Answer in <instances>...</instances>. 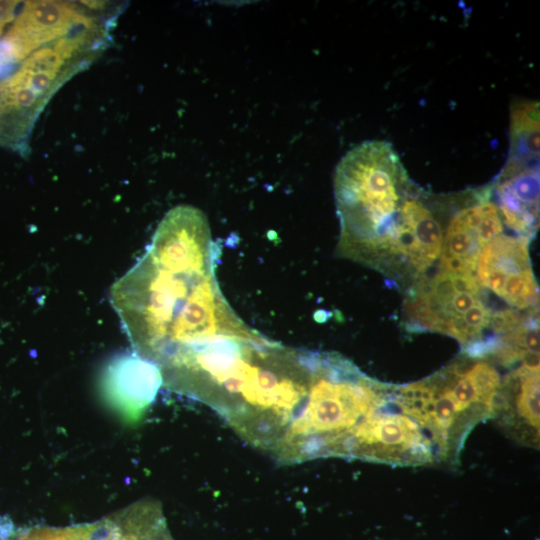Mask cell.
<instances>
[{"instance_id":"1","label":"cell","mask_w":540,"mask_h":540,"mask_svg":"<svg viewBox=\"0 0 540 540\" xmlns=\"http://www.w3.org/2000/svg\"><path fill=\"white\" fill-rule=\"evenodd\" d=\"M219 250L205 214L169 210L145 253L110 289L133 350L159 370L193 349L255 329L232 309L216 279Z\"/></svg>"},{"instance_id":"2","label":"cell","mask_w":540,"mask_h":540,"mask_svg":"<svg viewBox=\"0 0 540 540\" xmlns=\"http://www.w3.org/2000/svg\"><path fill=\"white\" fill-rule=\"evenodd\" d=\"M398 406V385L372 379L338 353L314 352L306 403L272 457L284 465L368 461L379 424Z\"/></svg>"},{"instance_id":"3","label":"cell","mask_w":540,"mask_h":540,"mask_svg":"<svg viewBox=\"0 0 540 540\" xmlns=\"http://www.w3.org/2000/svg\"><path fill=\"white\" fill-rule=\"evenodd\" d=\"M399 155L386 141H365L349 150L334 177L341 233L337 253L381 270L398 261L402 205L414 189Z\"/></svg>"},{"instance_id":"4","label":"cell","mask_w":540,"mask_h":540,"mask_svg":"<svg viewBox=\"0 0 540 540\" xmlns=\"http://www.w3.org/2000/svg\"><path fill=\"white\" fill-rule=\"evenodd\" d=\"M102 31L90 18L46 44L0 79V145L22 148L48 100L82 69L102 45Z\"/></svg>"},{"instance_id":"5","label":"cell","mask_w":540,"mask_h":540,"mask_svg":"<svg viewBox=\"0 0 540 540\" xmlns=\"http://www.w3.org/2000/svg\"><path fill=\"white\" fill-rule=\"evenodd\" d=\"M91 17L63 1L40 0L20 4L0 41V72L23 61L38 48L76 29Z\"/></svg>"},{"instance_id":"6","label":"cell","mask_w":540,"mask_h":540,"mask_svg":"<svg viewBox=\"0 0 540 540\" xmlns=\"http://www.w3.org/2000/svg\"><path fill=\"white\" fill-rule=\"evenodd\" d=\"M162 384L157 365L134 351L111 360L101 377L104 397L130 423L141 419Z\"/></svg>"},{"instance_id":"7","label":"cell","mask_w":540,"mask_h":540,"mask_svg":"<svg viewBox=\"0 0 540 540\" xmlns=\"http://www.w3.org/2000/svg\"><path fill=\"white\" fill-rule=\"evenodd\" d=\"M493 419L518 443L539 447V369L521 364L501 381Z\"/></svg>"},{"instance_id":"8","label":"cell","mask_w":540,"mask_h":540,"mask_svg":"<svg viewBox=\"0 0 540 540\" xmlns=\"http://www.w3.org/2000/svg\"><path fill=\"white\" fill-rule=\"evenodd\" d=\"M62 540H174L161 504L145 498L93 523L63 527Z\"/></svg>"},{"instance_id":"9","label":"cell","mask_w":540,"mask_h":540,"mask_svg":"<svg viewBox=\"0 0 540 540\" xmlns=\"http://www.w3.org/2000/svg\"><path fill=\"white\" fill-rule=\"evenodd\" d=\"M492 186L504 224L530 239L538 228L539 166L504 167Z\"/></svg>"},{"instance_id":"10","label":"cell","mask_w":540,"mask_h":540,"mask_svg":"<svg viewBox=\"0 0 540 540\" xmlns=\"http://www.w3.org/2000/svg\"><path fill=\"white\" fill-rule=\"evenodd\" d=\"M529 238L499 235L480 251L476 277L480 285L501 296L507 277L530 268Z\"/></svg>"},{"instance_id":"11","label":"cell","mask_w":540,"mask_h":540,"mask_svg":"<svg viewBox=\"0 0 540 540\" xmlns=\"http://www.w3.org/2000/svg\"><path fill=\"white\" fill-rule=\"evenodd\" d=\"M539 102L520 100L511 108L510 147L504 167L539 166Z\"/></svg>"},{"instance_id":"12","label":"cell","mask_w":540,"mask_h":540,"mask_svg":"<svg viewBox=\"0 0 540 540\" xmlns=\"http://www.w3.org/2000/svg\"><path fill=\"white\" fill-rule=\"evenodd\" d=\"M476 230L466 223L460 209L456 211L447 226L440 258L457 260L475 273L481 251Z\"/></svg>"},{"instance_id":"13","label":"cell","mask_w":540,"mask_h":540,"mask_svg":"<svg viewBox=\"0 0 540 540\" xmlns=\"http://www.w3.org/2000/svg\"><path fill=\"white\" fill-rule=\"evenodd\" d=\"M500 297L519 309L535 306L538 288L531 267L507 277Z\"/></svg>"},{"instance_id":"14","label":"cell","mask_w":540,"mask_h":540,"mask_svg":"<svg viewBox=\"0 0 540 540\" xmlns=\"http://www.w3.org/2000/svg\"><path fill=\"white\" fill-rule=\"evenodd\" d=\"M19 5L18 1H0V34L5 25L14 19Z\"/></svg>"}]
</instances>
